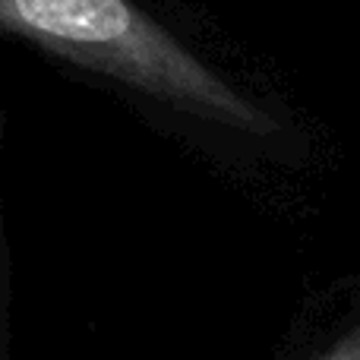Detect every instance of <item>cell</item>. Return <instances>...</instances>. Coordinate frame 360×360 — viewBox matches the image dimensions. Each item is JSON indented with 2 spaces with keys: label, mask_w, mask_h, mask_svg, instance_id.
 <instances>
[{
  "label": "cell",
  "mask_w": 360,
  "mask_h": 360,
  "mask_svg": "<svg viewBox=\"0 0 360 360\" xmlns=\"http://www.w3.org/2000/svg\"><path fill=\"white\" fill-rule=\"evenodd\" d=\"M0 35L117 82L224 171L288 174L307 168L316 149L297 108L234 44L143 0H0Z\"/></svg>",
  "instance_id": "obj_1"
},
{
  "label": "cell",
  "mask_w": 360,
  "mask_h": 360,
  "mask_svg": "<svg viewBox=\"0 0 360 360\" xmlns=\"http://www.w3.org/2000/svg\"><path fill=\"white\" fill-rule=\"evenodd\" d=\"M310 360H360V310L338 323V332L319 342Z\"/></svg>",
  "instance_id": "obj_2"
}]
</instances>
